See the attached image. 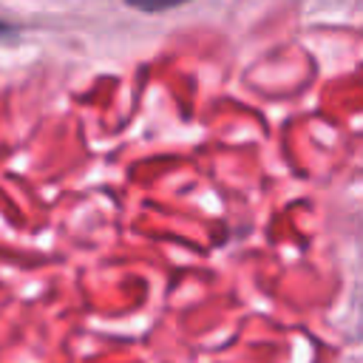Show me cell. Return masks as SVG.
<instances>
[{
    "instance_id": "obj_1",
    "label": "cell",
    "mask_w": 363,
    "mask_h": 363,
    "mask_svg": "<svg viewBox=\"0 0 363 363\" xmlns=\"http://www.w3.org/2000/svg\"><path fill=\"white\" fill-rule=\"evenodd\" d=\"M130 9H139V11H167V9H176L187 0H125Z\"/></svg>"
},
{
    "instance_id": "obj_2",
    "label": "cell",
    "mask_w": 363,
    "mask_h": 363,
    "mask_svg": "<svg viewBox=\"0 0 363 363\" xmlns=\"http://www.w3.org/2000/svg\"><path fill=\"white\" fill-rule=\"evenodd\" d=\"M14 37H17V28L0 20V43H3V40H14Z\"/></svg>"
}]
</instances>
